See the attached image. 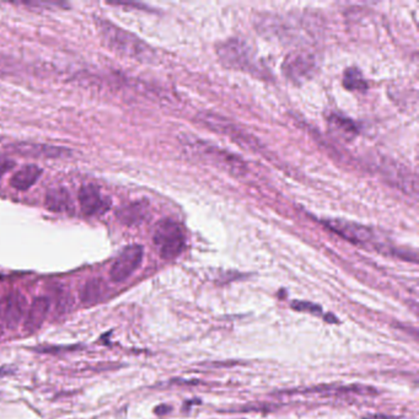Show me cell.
<instances>
[{
    "label": "cell",
    "instance_id": "obj_1",
    "mask_svg": "<svg viewBox=\"0 0 419 419\" xmlns=\"http://www.w3.org/2000/svg\"><path fill=\"white\" fill-rule=\"evenodd\" d=\"M95 23H96L100 36L112 51L135 60H142V62L152 60L154 53L152 48L138 37L134 36L123 28L116 26L115 23H111L106 18H96Z\"/></svg>",
    "mask_w": 419,
    "mask_h": 419
},
{
    "label": "cell",
    "instance_id": "obj_9",
    "mask_svg": "<svg viewBox=\"0 0 419 419\" xmlns=\"http://www.w3.org/2000/svg\"><path fill=\"white\" fill-rule=\"evenodd\" d=\"M50 306L51 303L46 296H38L33 300L31 308L25 318L23 328L28 332H36L45 323L47 315L50 313Z\"/></svg>",
    "mask_w": 419,
    "mask_h": 419
},
{
    "label": "cell",
    "instance_id": "obj_10",
    "mask_svg": "<svg viewBox=\"0 0 419 419\" xmlns=\"http://www.w3.org/2000/svg\"><path fill=\"white\" fill-rule=\"evenodd\" d=\"M328 127L335 137L345 142L354 139L359 132L358 125H355L353 121L340 115H332L328 118Z\"/></svg>",
    "mask_w": 419,
    "mask_h": 419
},
{
    "label": "cell",
    "instance_id": "obj_7",
    "mask_svg": "<svg viewBox=\"0 0 419 419\" xmlns=\"http://www.w3.org/2000/svg\"><path fill=\"white\" fill-rule=\"evenodd\" d=\"M79 202L84 214L90 217L105 214L111 208V199L104 196L101 189L94 184H86L80 189Z\"/></svg>",
    "mask_w": 419,
    "mask_h": 419
},
{
    "label": "cell",
    "instance_id": "obj_16",
    "mask_svg": "<svg viewBox=\"0 0 419 419\" xmlns=\"http://www.w3.org/2000/svg\"><path fill=\"white\" fill-rule=\"evenodd\" d=\"M293 308L298 310V311H309V313H318H318H323V309L320 306L315 304H310V303H300V301H296V303L293 304Z\"/></svg>",
    "mask_w": 419,
    "mask_h": 419
},
{
    "label": "cell",
    "instance_id": "obj_3",
    "mask_svg": "<svg viewBox=\"0 0 419 419\" xmlns=\"http://www.w3.org/2000/svg\"><path fill=\"white\" fill-rule=\"evenodd\" d=\"M221 62L228 67L235 69L252 70L257 68L254 55L250 51V48L245 46L244 42L239 40H230L223 43L218 50Z\"/></svg>",
    "mask_w": 419,
    "mask_h": 419
},
{
    "label": "cell",
    "instance_id": "obj_14",
    "mask_svg": "<svg viewBox=\"0 0 419 419\" xmlns=\"http://www.w3.org/2000/svg\"><path fill=\"white\" fill-rule=\"evenodd\" d=\"M147 216V206L144 202L130 203L117 212V217L123 224H140Z\"/></svg>",
    "mask_w": 419,
    "mask_h": 419
},
{
    "label": "cell",
    "instance_id": "obj_4",
    "mask_svg": "<svg viewBox=\"0 0 419 419\" xmlns=\"http://www.w3.org/2000/svg\"><path fill=\"white\" fill-rule=\"evenodd\" d=\"M143 257V246L134 244L125 247L111 267V279L116 283L128 279L129 276H132L142 264Z\"/></svg>",
    "mask_w": 419,
    "mask_h": 419
},
{
    "label": "cell",
    "instance_id": "obj_15",
    "mask_svg": "<svg viewBox=\"0 0 419 419\" xmlns=\"http://www.w3.org/2000/svg\"><path fill=\"white\" fill-rule=\"evenodd\" d=\"M345 88L352 91H364L368 88V84L365 82L364 77L359 69L357 68H348L343 78Z\"/></svg>",
    "mask_w": 419,
    "mask_h": 419
},
{
    "label": "cell",
    "instance_id": "obj_11",
    "mask_svg": "<svg viewBox=\"0 0 419 419\" xmlns=\"http://www.w3.org/2000/svg\"><path fill=\"white\" fill-rule=\"evenodd\" d=\"M42 170L37 165L23 166V169L16 171L11 180L10 186L18 191H28L33 184H36L41 177Z\"/></svg>",
    "mask_w": 419,
    "mask_h": 419
},
{
    "label": "cell",
    "instance_id": "obj_17",
    "mask_svg": "<svg viewBox=\"0 0 419 419\" xmlns=\"http://www.w3.org/2000/svg\"><path fill=\"white\" fill-rule=\"evenodd\" d=\"M11 166H14V162L9 160V159L0 157V176L4 175L6 171H9L11 169Z\"/></svg>",
    "mask_w": 419,
    "mask_h": 419
},
{
    "label": "cell",
    "instance_id": "obj_8",
    "mask_svg": "<svg viewBox=\"0 0 419 419\" xmlns=\"http://www.w3.org/2000/svg\"><path fill=\"white\" fill-rule=\"evenodd\" d=\"M26 310V299L21 293L14 291L10 293L4 300V304L0 306V318L4 321L6 328H18V323L23 320Z\"/></svg>",
    "mask_w": 419,
    "mask_h": 419
},
{
    "label": "cell",
    "instance_id": "obj_5",
    "mask_svg": "<svg viewBox=\"0 0 419 419\" xmlns=\"http://www.w3.org/2000/svg\"><path fill=\"white\" fill-rule=\"evenodd\" d=\"M315 68L316 63L313 55L303 51L291 53L283 65V70L286 77L295 83H301L311 78Z\"/></svg>",
    "mask_w": 419,
    "mask_h": 419
},
{
    "label": "cell",
    "instance_id": "obj_12",
    "mask_svg": "<svg viewBox=\"0 0 419 419\" xmlns=\"http://www.w3.org/2000/svg\"><path fill=\"white\" fill-rule=\"evenodd\" d=\"M46 207L55 213H69L73 211V202L65 189H53L46 194Z\"/></svg>",
    "mask_w": 419,
    "mask_h": 419
},
{
    "label": "cell",
    "instance_id": "obj_6",
    "mask_svg": "<svg viewBox=\"0 0 419 419\" xmlns=\"http://www.w3.org/2000/svg\"><path fill=\"white\" fill-rule=\"evenodd\" d=\"M323 224L328 226V229H331L338 235H341L343 239L348 240L353 244H368L375 238L371 229L353 221L332 219V220L323 221Z\"/></svg>",
    "mask_w": 419,
    "mask_h": 419
},
{
    "label": "cell",
    "instance_id": "obj_13",
    "mask_svg": "<svg viewBox=\"0 0 419 419\" xmlns=\"http://www.w3.org/2000/svg\"><path fill=\"white\" fill-rule=\"evenodd\" d=\"M107 294V286L102 279H91L82 289L80 299L85 306H92L104 300Z\"/></svg>",
    "mask_w": 419,
    "mask_h": 419
},
{
    "label": "cell",
    "instance_id": "obj_2",
    "mask_svg": "<svg viewBox=\"0 0 419 419\" xmlns=\"http://www.w3.org/2000/svg\"><path fill=\"white\" fill-rule=\"evenodd\" d=\"M159 254L165 259H174L184 252L186 234L180 223L172 219H162L157 223L152 235Z\"/></svg>",
    "mask_w": 419,
    "mask_h": 419
}]
</instances>
